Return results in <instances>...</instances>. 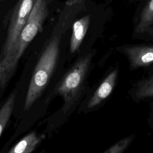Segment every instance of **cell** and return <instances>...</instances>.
<instances>
[{"mask_svg":"<svg viewBox=\"0 0 153 153\" xmlns=\"http://www.w3.org/2000/svg\"><path fill=\"white\" fill-rule=\"evenodd\" d=\"M41 139L35 132H31L21 139L8 151V153H30L41 142Z\"/></svg>","mask_w":153,"mask_h":153,"instance_id":"obj_10","label":"cell"},{"mask_svg":"<svg viewBox=\"0 0 153 153\" xmlns=\"http://www.w3.org/2000/svg\"><path fill=\"white\" fill-rule=\"evenodd\" d=\"M119 75L120 66L118 64L113 65L108 69L105 75L87 101L85 110L94 111L105 103L116 88Z\"/></svg>","mask_w":153,"mask_h":153,"instance_id":"obj_6","label":"cell"},{"mask_svg":"<svg viewBox=\"0 0 153 153\" xmlns=\"http://www.w3.org/2000/svg\"><path fill=\"white\" fill-rule=\"evenodd\" d=\"M115 50L127 59L130 71L153 66V43L123 44Z\"/></svg>","mask_w":153,"mask_h":153,"instance_id":"obj_5","label":"cell"},{"mask_svg":"<svg viewBox=\"0 0 153 153\" xmlns=\"http://www.w3.org/2000/svg\"><path fill=\"white\" fill-rule=\"evenodd\" d=\"M133 39L153 43V0H145L136 11L133 20Z\"/></svg>","mask_w":153,"mask_h":153,"instance_id":"obj_7","label":"cell"},{"mask_svg":"<svg viewBox=\"0 0 153 153\" xmlns=\"http://www.w3.org/2000/svg\"><path fill=\"white\" fill-rule=\"evenodd\" d=\"M148 106L149 112L147 118V123L148 127L153 134V100L150 101L148 103Z\"/></svg>","mask_w":153,"mask_h":153,"instance_id":"obj_13","label":"cell"},{"mask_svg":"<svg viewBox=\"0 0 153 153\" xmlns=\"http://www.w3.org/2000/svg\"><path fill=\"white\" fill-rule=\"evenodd\" d=\"M35 1L36 0H18L14 7L0 55V62L3 67L14 49Z\"/></svg>","mask_w":153,"mask_h":153,"instance_id":"obj_4","label":"cell"},{"mask_svg":"<svg viewBox=\"0 0 153 153\" xmlns=\"http://www.w3.org/2000/svg\"><path fill=\"white\" fill-rule=\"evenodd\" d=\"M83 0H66V4L68 6H72L77 4H79Z\"/></svg>","mask_w":153,"mask_h":153,"instance_id":"obj_15","label":"cell"},{"mask_svg":"<svg viewBox=\"0 0 153 153\" xmlns=\"http://www.w3.org/2000/svg\"><path fill=\"white\" fill-rule=\"evenodd\" d=\"M5 1V0H0V1H1V2H2V1Z\"/></svg>","mask_w":153,"mask_h":153,"instance_id":"obj_16","label":"cell"},{"mask_svg":"<svg viewBox=\"0 0 153 153\" xmlns=\"http://www.w3.org/2000/svg\"><path fill=\"white\" fill-rule=\"evenodd\" d=\"M48 14L46 0H36L29 16L17 39L14 49L4 68L9 78L12 75L19 60L30 42L42 29Z\"/></svg>","mask_w":153,"mask_h":153,"instance_id":"obj_3","label":"cell"},{"mask_svg":"<svg viewBox=\"0 0 153 153\" xmlns=\"http://www.w3.org/2000/svg\"><path fill=\"white\" fill-rule=\"evenodd\" d=\"M136 134L133 133L118 140L105 150L103 153H123L135 139Z\"/></svg>","mask_w":153,"mask_h":153,"instance_id":"obj_12","label":"cell"},{"mask_svg":"<svg viewBox=\"0 0 153 153\" xmlns=\"http://www.w3.org/2000/svg\"><path fill=\"white\" fill-rule=\"evenodd\" d=\"M9 78V76L0 62V87H4L8 81Z\"/></svg>","mask_w":153,"mask_h":153,"instance_id":"obj_14","label":"cell"},{"mask_svg":"<svg viewBox=\"0 0 153 153\" xmlns=\"http://www.w3.org/2000/svg\"><path fill=\"white\" fill-rule=\"evenodd\" d=\"M60 37L53 34L44 48L34 69L25 101V110H29L48 84L55 69L60 48Z\"/></svg>","mask_w":153,"mask_h":153,"instance_id":"obj_1","label":"cell"},{"mask_svg":"<svg viewBox=\"0 0 153 153\" xmlns=\"http://www.w3.org/2000/svg\"><path fill=\"white\" fill-rule=\"evenodd\" d=\"M0 88H1V87H0Z\"/></svg>","mask_w":153,"mask_h":153,"instance_id":"obj_17","label":"cell"},{"mask_svg":"<svg viewBox=\"0 0 153 153\" xmlns=\"http://www.w3.org/2000/svg\"><path fill=\"white\" fill-rule=\"evenodd\" d=\"M90 23L91 16L90 14L85 15L74 22L69 44L71 53H75L79 48L90 28Z\"/></svg>","mask_w":153,"mask_h":153,"instance_id":"obj_9","label":"cell"},{"mask_svg":"<svg viewBox=\"0 0 153 153\" xmlns=\"http://www.w3.org/2000/svg\"><path fill=\"white\" fill-rule=\"evenodd\" d=\"M16 96V93H12L0 108V137L13 112L14 107Z\"/></svg>","mask_w":153,"mask_h":153,"instance_id":"obj_11","label":"cell"},{"mask_svg":"<svg viewBox=\"0 0 153 153\" xmlns=\"http://www.w3.org/2000/svg\"><path fill=\"white\" fill-rule=\"evenodd\" d=\"M140 78L133 81L127 93L132 101L140 103L153 100V66Z\"/></svg>","mask_w":153,"mask_h":153,"instance_id":"obj_8","label":"cell"},{"mask_svg":"<svg viewBox=\"0 0 153 153\" xmlns=\"http://www.w3.org/2000/svg\"><path fill=\"white\" fill-rule=\"evenodd\" d=\"M95 54L93 50L80 57L56 85L54 93L63 98L64 112L69 111L79 100Z\"/></svg>","mask_w":153,"mask_h":153,"instance_id":"obj_2","label":"cell"}]
</instances>
